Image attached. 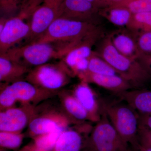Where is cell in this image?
Here are the masks:
<instances>
[{
    "label": "cell",
    "mask_w": 151,
    "mask_h": 151,
    "mask_svg": "<svg viewBox=\"0 0 151 151\" xmlns=\"http://www.w3.org/2000/svg\"><path fill=\"white\" fill-rule=\"evenodd\" d=\"M82 41L72 42H32L23 46L15 47L0 55L28 67H35L47 63L52 60H62Z\"/></svg>",
    "instance_id": "obj_1"
},
{
    "label": "cell",
    "mask_w": 151,
    "mask_h": 151,
    "mask_svg": "<svg viewBox=\"0 0 151 151\" xmlns=\"http://www.w3.org/2000/svg\"><path fill=\"white\" fill-rule=\"evenodd\" d=\"M99 43L95 52L108 63L118 75L128 81L134 89H142L151 80L138 60L125 56L116 49L108 35L103 37Z\"/></svg>",
    "instance_id": "obj_2"
},
{
    "label": "cell",
    "mask_w": 151,
    "mask_h": 151,
    "mask_svg": "<svg viewBox=\"0 0 151 151\" xmlns=\"http://www.w3.org/2000/svg\"><path fill=\"white\" fill-rule=\"evenodd\" d=\"M101 29L92 23L58 18L32 42H74L91 36Z\"/></svg>",
    "instance_id": "obj_3"
},
{
    "label": "cell",
    "mask_w": 151,
    "mask_h": 151,
    "mask_svg": "<svg viewBox=\"0 0 151 151\" xmlns=\"http://www.w3.org/2000/svg\"><path fill=\"white\" fill-rule=\"evenodd\" d=\"M58 93L41 89L25 80L2 84L0 92V111L14 107L17 103L38 105Z\"/></svg>",
    "instance_id": "obj_4"
},
{
    "label": "cell",
    "mask_w": 151,
    "mask_h": 151,
    "mask_svg": "<svg viewBox=\"0 0 151 151\" xmlns=\"http://www.w3.org/2000/svg\"><path fill=\"white\" fill-rule=\"evenodd\" d=\"M72 71L62 60L55 63H47L31 69L25 80L41 89L59 92L74 77Z\"/></svg>",
    "instance_id": "obj_5"
},
{
    "label": "cell",
    "mask_w": 151,
    "mask_h": 151,
    "mask_svg": "<svg viewBox=\"0 0 151 151\" xmlns=\"http://www.w3.org/2000/svg\"><path fill=\"white\" fill-rule=\"evenodd\" d=\"M102 111L123 140L131 147L138 143L139 115L127 103H106L101 101Z\"/></svg>",
    "instance_id": "obj_6"
},
{
    "label": "cell",
    "mask_w": 151,
    "mask_h": 151,
    "mask_svg": "<svg viewBox=\"0 0 151 151\" xmlns=\"http://www.w3.org/2000/svg\"><path fill=\"white\" fill-rule=\"evenodd\" d=\"M99 122L92 127L84 140L83 149L92 151H131L129 145L122 139L102 111Z\"/></svg>",
    "instance_id": "obj_7"
},
{
    "label": "cell",
    "mask_w": 151,
    "mask_h": 151,
    "mask_svg": "<svg viewBox=\"0 0 151 151\" xmlns=\"http://www.w3.org/2000/svg\"><path fill=\"white\" fill-rule=\"evenodd\" d=\"M74 123L61 109L43 105L33 118L25 132L26 138L30 139L57 130L65 129Z\"/></svg>",
    "instance_id": "obj_8"
},
{
    "label": "cell",
    "mask_w": 151,
    "mask_h": 151,
    "mask_svg": "<svg viewBox=\"0 0 151 151\" xmlns=\"http://www.w3.org/2000/svg\"><path fill=\"white\" fill-rule=\"evenodd\" d=\"M42 105L21 104L0 111V132L22 133Z\"/></svg>",
    "instance_id": "obj_9"
},
{
    "label": "cell",
    "mask_w": 151,
    "mask_h": 151,
    "mask_svg": "<svg viewBox=\"0 0 151 151\" xmlns=\"http://www.w3.org/2000/svg\"><path fill=\"white\" fill-rule=\"evenodd\" d=\"M63 0H44L30 17V33L29 43L42 35L55 20L58 18Z\"/></svg>",
    "instance_id": "obj_10"
},
{
    "label": "cell",
    "mask_w": 151,
    "mask_h": 151,
    "mask_svg": "<svg viewBox=\"0 0 151 151\" xmlns=\"http://www.w3.org/2000/svg\"><path fill=\"white\" fill-rule=\"evenodd\" d=\"M103 29L82 41L72 49L63 60L74 76L87 70L88 58L93 52L92 47L104 37Z\"/></svg>",
    "instance_id": "obj_11"
},
{
    "label": "cell",
    "mask_w": 151,
    "mask_h": 151,
    "mask_svg": "<svg viewBox=\"0 0 151 151\" xmlns=\"http://www.w3.org/2000/svg\"><path fill=\"white\" fill-rule=\"evenodd\" d=\"M19 15L9 18L4 29L0 32V54L15 47L16 45L27 39L30 33L29 22Z\"/></svg>",
    "instance_id": "obj_12"
},
{
    "label": "cell",
    "mask_w": 151,
    "mask_h": 151,
    "mask_svg": "<svg viewBox=\"0 0 151 151\" xmlns=\"http://www.w3.org/2000/svg\"><path fill=\"white\" fill-rule=\"evenodd\" d=\"M99 9L87 0H63L59 18L98 25Z\"/></svg>",
    "instance_id": "obj_13"
},
{
    "label": "cell",
    "mask_w": 151,
    "mask_h": 151,
    "mask_svg": "<svg viewBox=\"0 0 151 151\" xmlns=\"http://www.w3.org/2000/svg\"><path fill=\"white\" fill-rule=\"evenodd\" d=\"M72 92L88 114L89 122L96 123L99 122L102 115L101 101L97 100L89 84L80 81Z\"/></svg>",
    "instance_id": "obj_14"
},
{
    "label": "cell",
    "mask_w": 151,
    "mask_h": 151,
    "mask_svg": "<svg viewBox=\"0 0 151 151\" xmlns=\"http://www.w3.org/2000/svg\"><path fill=\"white\" fill-rule=\"evenodd\" d=\"M77 76L80 81L96 84L116 94L134 89L131 84L119 75H102L87 70L79 73Z\"/></svg>",
    "instance_id": "obj_15"
},
{
    "label": "cell",
    "mask_w": 151,
    "mask_h": 151,
    "mask_svg": "<svg viewBox=\"0 0 151 151\" xmlns=\"http://www.w3.org/2000/svg\"><path fill=\"white\" fill-rule=\"evenodd\" d=\"M113 46L125 56L137 60L140 56L138 50L135 33L127 29H120L108 35Z\"/></svg>",
    "instance_id": "obj_16"
},
{
    "label": "cell",
    "mask_w": 151,
    "mask_h": 151,
    "mask_svg": "<svg viewBox=\"0 0 151 151\" xmlns=\"http://www.w3.org/2000/svg\"><path fill=\"white\" fill-rule=\"evenodd\" d=\"M86 136L79 124L68 127L59 135L51 151H81L84 147Z\"/></svg>",
    "instance_id": "obj_17"
},
{
    "label": "cell",
    "mask_w": 151,
    "mask_h": 151,
    "mask_svg": "<svg viewBox=\"0 0 151 151\" xmlns=\"http://www.w3.org/2000/svg\"><path fill=\"white\" fill-rule=\"evenodd\" d=\"M117 94L138 114H151V90L133 89Z\"/></svg>",
    "instance_id": "obj_18"
},
{
    "label": "cell",
    "mask_w": 151,
    "mask_h": 151,
    "mask_svg": "<svg viewBox=\"0 0 151 151\" xmlns=\"http://www.w3.org/2000/svg\"><path fill=\"white\" fill-rule=\"evenodd\" d=\"M61 109L74 123L78 125L89 120L88 114L72 92L61 90L58 92Z\"/></svg>",
    "instance_id": "obj_19"
},
{
    "label": "cell",
    "mask_w": 151,
    "mask_h": 151,
    "mask_svg": "<svg viewBox=\"0 0 151 151\" xmlns=\"http://www.w3.org/2000/svg\"><path fill=\"white\" fill-rule=\"evenodd\" d=\"M30 69L28 66L0 55V81L2 84H11L22 80Z\"/></svg>",
    "instance_id": "obj_20"
},
{
    "label": "cell",
    "mask_w": 151,
    "mask_h": 151,
    "mask_svg": "<svg viewBox=\"0 0 151 151\" xmlns=\"http://www.w3.org/2000/svg\"><path fill=\"white\" fill-rule=\"evenodd\" d=\"M64 129L57 130L31 138L29 142L17 151H51L59 135Z\"/></svg>",
    "instance_id": "obj_21"
},
{
    "label": "cell",
    "mask_w": 151,
    "mask_h": 151,
    "mask_svg": "<svg viewBox=\"0 0 151 151\" xmlns=\"http://www.w3.org/2000/svg\"><path fill=\"white\" fill-rule=\"evenodd\" d=\"M99 15L111 23L119 27H127L133 14L123 7L110 5L99 9Z\"/></svg>",
    "instance_id": "obj_22"
},
{
    "label": "cell",
    "mask_w": 151,
    "mask_h": 151,
    "mask_svg": "<svg viewBox=\"0 0 151 151\" xmlns=\"http://www.w3.org/2000/svg\"><path fill=\"white\" fill-rule=\"evenodd\" d=\"M87 71L102 75H118L115 70L101 57L93 51L88 58Z\"/></svg>",
    "instance_id": "obj_23"
},
{
    "label": "cell",
    "mask_w": 151,
    "mask_h": 151,
    "mask_svg": "<svg viewBox=\"0 0 151 151\" xmlns=\"http://www.w3.org/2000/svg\"><path fill=\"white\" fill-rule=\"evenodd\" d=\"M25 133L0 132L1 150L17 151L20 148L24 138Z\"/></svg>",
    "instance_id": "obj_24"
},
{
    "label": "cell",
    "mask_w": 151,
    "mask_h": 151,
    "mask_svg": "<svg viewBox=\"0 0 151 151\" xmlns=\"http://www.w3.org/2000/svg\"><path fill=\"white\" fill-rule=\"evenodd\" d=\"M111 5L125 8L133 14L151 12V0H117Z\"/></svg>",
    "instance_id": "obj_25"
},
{
    "label": "cell",
    "mask_w": 151,
    "mask_h": 151,
    "mask_svg": "<svg viewBox=\"0 0 151 151\" xmlns=\"http://www.w3.org/2000/svg\"><path fill=\"white\" fill-rule=\"evenodd\" d=\"M127 28L134 32L151 31V12L134 14Z\"/></svg>",
    "instance_id": "obj_26"
},
{
    "label": "cell",
    "mask_w": 151,
    "mask_h": 151,
    "mask_svg": "<svg viewBox=\"0 0 151 151\" xmlns=\"http://www.w3.org/2000/svg\"><path fill=\"white\" fill-rule=\"evenodd\" d=\"M134 32L140 56L151 55V31Z\"/></svg>",
    "instance_id": "obj_27"
},
{
    "label": "cell",
    "mask_w": 151,
    "mask_h": 151,
    "mask_svg": "<svg viewBox=\"0 0 151 151\" xmlns=\"http://www.w3.org/2000/svg\"><path fill=\"white\" fill-rule=\"evenodd\" d=\"M23 0H0L1 13L5 17L15 16L20 10Z\"/></svg>",
    "instance_id": "obj_28"
},
{
    "label": "cell",
    "mask_w": 151,
    "mask_h": 151,
    "mask_svg": "<svg viewBox=\"0 0 151 151\" xmlns=\"http://www.w3.org/2000/svg\"><path fill=\"white\" fill-rule=\"evenodd\" d=\"M44 0H23L20 10L18 14L28 19L33 12L42 4ZM17 14V15H18Z\"/></svg>",
    "instance_id": "obj_29"
},
{
    "label": "cell",
    "mask_w": 151,
    "mask_h": 151,
    "mask_svg": "<svg viewBox=\"0 0 151 151\" xmlns=\"http://www.w3.org/2000/svg\"><path fill=\"white\" fill-rule=\"evenodd\" d=\"M138 142L142 145L151 147V130L139 127L137 135Z\"/></svg>",
    "instance_id": "obj_30"
},
{
    "label": "cell",
    "mask_w": 151,
    "mask_h": 151,
    "mask_svg": "<svg viewBox=\"0 0 151 151\" xmlns=\"http://www.w3.org/2000/svg\"><path fill=\"white\" fill-rule=\"evenodd\" d=\"M137 60L145 69L151 79V55H142Z\"/></svg>",
    "instance_id": "obj_31"
},
{
    "label": "cell",
    "mask_w": 151,
    "mask_h": 151,
    "mask_svg": "<svg viewBox=\"0 0 151 151\" xmlns=\"http://www.w3.org/2000/svg\"><path fill=\"white\" fill-rule=\"evenodd\" d=\"M139 115V127L151 130V114Z\"/></svg>",
    "instance_id": "obj_32"
},
{
    "label": "cell",
    "mask_w": 151,
    "mask_h": 151,
    "mask_svg": "<svg viewBox=\"0 0 151 151\" xmlns=\"http://www.w3.org/2000/svg\"><path fill=\"white\" fill-rule=\"evenodd\" d=\"M87 1L92 3V4L94 5L99 9L110 6V4L107 0H87Z\"/></svg>",
    "instance_id": "obj_33"
},
{
    "label": "cell",
    "mask_w": 151,
    "mask_h": 151,
    "mask_svg": "<svg viewBox=\"0 0 151 151\" xmlns=\"http://www.w3.org/2000/svg\"><path fill=\"white\" fill-rule=\"evenodd\" d=\"M131 151H151V147H146L140 145L139 142L132 146Z\"/></svg>",
    "instance_id": "obj_34"
},
{
    "label": "cell",
    "mask_w": 151,
    "mask_h": 151,
    "mask_svg": "<svg viewBox=\"0 0 151 151\" xmlns=\"http://www.w3.org/2000/svg\"><path fill=\"white\" fill-rule=\"evenodd\" d=\"M109 3H110V6L111 5V4L113 2L115 1H117V0H107Z\"/></svg>",
    "instance_id": "obj_35"
},
{
    "label": "cell",
    "mask_w": 151,
    "mask_h": 151,
    "mask_svg": "<svg viewBox=\"0 0 151 151\" xmlns=\"http://www.w3.org/2000/svg\"><path fill=\"white\" fill-rule=\"evenodd\" d=\"M81 151H92L90 150H86V149H84V150H82Z\"/></svg>",
    "instance_id": "obj_36"
}]
</instances>
